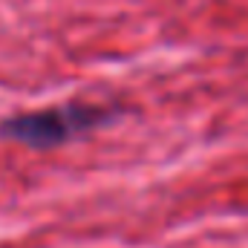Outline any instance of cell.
Wrapping results in <instances>:
<instances>
[{
  "mask_svg": "<svg viewBox=\"0 0 248 248\" xmlns=\"http://www.w3.org/2000/svg\"><path fill=\"white\" fill-rule=\"evenodd\" d=\"M119 113L104 104H87V101H69L58 107H46L38 113L12 116L0 124V136L9 141H17L32 150H49L72 141L75 136H84L95 127H104Z\"/></svg>",
  "mask_w": 248,
  "mask_h": 248,
  "instance_id": "cell-1",
  "label": "cell"
}]
</instances>
